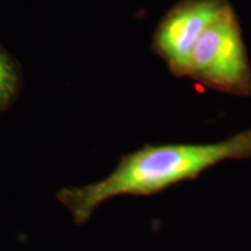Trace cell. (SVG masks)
Here are the masks:
<instances>
[{
    "label": "cell",
    "instance_id": "6da1fadb",
    "mask_svg": "<svg viewBox=\"0 0 251 251\" xmlns=\"http://www.w3.org/2000/svg\"><path fill=\"white\" fill-rule=\"evenodd\" d=\"M249 153V141L241 133L212 143L147 144L122 156L103 179L84 186L62 187L56 198L75 224L84 225L109 199L153 196L181 181L197 179L220 163L247 159Z\"/></svg>",
    "mask_w": 251,
    "mask_h": 251
},
{
    "label": "cell",
    "instance_id": "7a4b0ae2",
    "mask_svg": "<svg viewBox=\"0 0 251 251\" xmlns=\"http://www.w3.org/2000/svg\"><path fill=\"white\" fill-rule=\"evenodd\" d=\"M187 78L230 96H251V64L233 6H229L198 41Z\"/></svg>",
    "mask_w": 251,
    "mask_h": 251
},
{
    "label": "cell",
    "instance_id": "3957f363",
    "mask_svg": "<svg viewBox=\"0 0 251 251\" xmlns=\"http://www.w3.org/2000/svg\"><path fill=\"white\" fill-rule=\"evenodd\" d=\"M229 6V0H180L164 14L151 47L174 76L187 78L198 41Z\"/></svg>",
    "mask_w": 251,
    "mask_h": 251
},
{
    "label": "cell",
    "instance_id": "277c9868",
    "mask_svg": "<svg viewBox=\"0 0 251 251\" xmlns=\"http://www.w3.org/2000/svg\"><path fill=\"white\" fill-rule=\"evenodd\" d=\"M23 86L20 63L0 45V112L7 111L14 105Z\"/></svg>",
    "mask_w": 251,
    "mask_h": 251
}]
</instances>
